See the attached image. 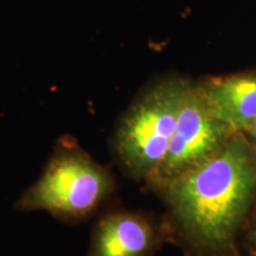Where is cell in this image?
<instances>
[{"mask_svg":"<svg viewBox=\"0 0 256 256\" xmlns=\"http://www.w3.org/2000/svg\"><path fill=\"white\" fill-rule=\"evenodd\" d=\"M238 130L210 107L198 81L188 78L164 160L146 183L156 192L216 158Z\"/></svg>","mask_w":256,"mask_h":256,"instance_id":"4","label":"cell"},{"mask_svg":"<svg viewBox=\"0 0 256 256\" xmlns=\"http://www.w3.org/2000/svg\"><path fill=\"white\" fill-rule=\"evenodd\" d=\"M168 243L184 256H246L242 238L256 206V146L242 132L190 174L156 192Z\"/></svg>","mask_w":256,"mask_h":256,"instance_id":"1","label":"cell"},{"mask_svg":"<svg viewBox=\"0 0 256 256\" xmlns=\"http://www.w3.org/2000/svg\"><path fill=\"white\" fill-rule=\"evenodd\" d=\"M188 81L176 75L156 80L144 89L116 124L114 154L124 172L136 180L146 184L162 165Z\"/></svg>","mask_w":256,"mask_h":256,"instance_id":"3","label":"cell"},{"mask_svg":"<svg viewBox=\"0 0 256 256\" xmlns=\"http://www.w3.org/2000/svg\"><path fill=\"white\" fill-rule=\"evenodd\" d=\"M115 178L72 136H62L43 174L14 203L19 212L46 211L62 222L88 220L113 196Z\"/></svg>","mask_w":256,"mask_h":256,"instance_id":"2","label":"cell"},{"mask_svg":"<svg viewBox=\"0 0 256 256\" xmlns=\"http://www.w3.org/2000/svg\"><path fill=\"white\" fill-rule=\"evenodd\" d=\"M242 250L246 256H256V206L243 235Z\"/></svg>","mask_w":256,"mask_h":256,"instance_id":"7","label":"cell"},{"mask_svg":"<svg viewBox=\"0 0 256 256\" xmlns=\"http://www.w3.org/2000/svg\"><path fill=\"white\" fill-rule=\"evenodd\" d=\"M210 107L238 132L256 120V69L198 81Z\"/></svg>","mask_w":256,"mask_h":256,"instance_id":"6","label":"cell"},{"mask_svg":"<svg viewBox=\"0 0 256 256\" xmlns=\"http://www.w3.org/2000/svg\"><path fill=\"white\" fill-rule=\"evenodd\" d=\"M242 133L244 134L248 138L250 142L256 146V120L254 122H252L248 127H246L244 130H242Z\"/></svg>","mask_w":256,"mask_h":256,"instance_id":"8","label":"cell"},{"mask_svg":"<svg viewBox=\"0 0 256 256\" xmlns=\"http://www.w3.org/2000/svg\"><path fill=\"white\" fill-rule=\"evenodd\" d=\"M168 243L162 216L144 211H108L95 223L87 256H154Z\"/></svg>","mask_w":256,"mask_h":256,"instance_id":"5","label":"cell"}]
</instances>
